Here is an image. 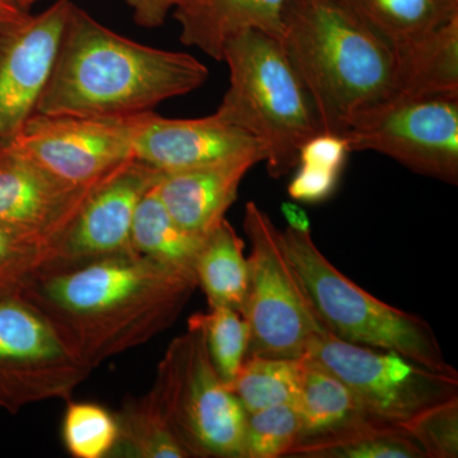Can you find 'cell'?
<instances>
[{
	"mask_svg": "<svg viewBox=\"0 0 458 458\" xmlns=\"http://www.w3.org/2000/svg\"><path fill=\"white\" fill-rule=\"evenodd\" d=\"M197 288L195 276L131 254L42 271L21 293L93 370L172 327Z\"/></svg>",
	"mask_w": 458,
	"mask_h": 458,
	"instance_id": "6da1fadb",
	"label": "cell"
},
{
	"mask_svg": "<svg viewBox=\"0 0 458 458\" xmlns=\"http://www.w3.org/2000/svg\"><path fill=\"white\" fill-rule=\"evenodd\" d=\"M208 78L197 57L123 38L73 4L36 113L132 116L194 92Z\"/></svg>",
	"mask_w": 458,
	"mask_h": 458,
	"instance_id": "7a4b0ae2",
	"label": "cell"
},
{
	"mask_svg": "<svg viewBox=\"0 0 458 458\" xmlns=\"http://www.w3.org/2000/svg\"><path fill=\"white\" fill-rule=\"evenodd\" d=\"M280 38L322 131L344 135L358 114L393 96V45L340 0H288Z\"/></svg>",
	"mask_w": 458,
	"mask_h": 458,
	"instance_id": "3957f363",
	"label": "cell"
},
{
	"mask_svg": "<svg viewBox=\"0 0 458 458\" xmlns=\"http://www.w3.org/2000/svg\"><path fill=\"white\" fill-rule=\"evenodd\" d=\"M222 62L228 65L229 87L214 114L260 143L271 177L285 176L322 126L282 41L247 30L225 42Z\"/></svg>",
	"mask_w": 458,
	"mask_h": 458,
	"instance_id": "277c9868",
	"label": "cell"
},
{
	"mask_svg": "<svg viewBox=\"0 0 458 458\" xmlns=\"http://www.w3.org/2000/svg\"><path fill=\"white\" fill-rule=\"evenodd\" d=\"M280 242L313 311L345 342L394 352L442 375L458 377L427 321L382 302L337 270L313 242L311 231L286 227Z\"/></svg>",
	"mask_w": 458,
	"mask_h": 458,
	"instance_id": "5b68a950",
	"label": "cell"
},
{
	"mask_svg": "<svg viewBox=\"0 0 458 458\" xmlns=\"http://www.w3.org/2000/svg\"><path fill=\"white\" fill-rule=\"evenodd\" d=\"M150 393L190 458H243L247 414L216 372L197 315L172 340Z\"/></svg>",
	"mask_w": 458,
	"mask_h": 458,
	"instance_id": "8992f818",
	"label": "cell"
},
{
	"mask_svg": "<svg viewBox=\"0 0 458 458\" xmlns=\"http://www.w3.org/2000/svg\"><path fill=\"white\" fill-rule=\"evenodd\" d=\"M243 228L251 243L241 310L249 327L247 355L301 360L321 321L286 258L280 229L254 201L246 204Z\"/></svg>",
	"mask_w": 458,
	"mask_h": 458,
	"instance_id": "52a82bcc",
	"label": "cell"
},
{
	"mask_svg": "<svg viewBox=\"0 0 458 458\" xmlns=\"http://www.w3.org/2000/svg\"><path fill=\"white\" fill-rule=\"evenodd\" d=\"M306 355L348 386L367 414L384 423L405 427L458 397V377L434 372L397 352L345 342L324 325Z\"/></svg>",
	"mask_w": 458,
	"mask_h": 458,
	"instance_id": "ba28073f",
	"label": "cell"
},
{
	"mask_svg": "<svg viewBox=\"0 0 458 458\" xmlns=\"http://www.w3.org/2000/svg\"><path fill=\"white\" fill-rule=\"evenodd\" d=\"M351 152H376L457 185L458 96L393 98L358 114L343 135Z\"/></svg>",
	"mask_w": 458,
	"mask_h": 458,
	"instance_id": "9c48e42d",
	"label": "cell"
},
{
	"mask_svg": "<svg viewBox=\"0 0 458 458\" xmlns=\"http://www.w3.org/2000/svg\"><path fill=\"white\" fill-rule=\"evenodd\" d=\"M90 372L21 292L0 295V409L68 403Z\"/></svg>",
	"mask_w": 458,
	"mask_h": 458,
	"instance_id": "30bf717a",
	"label": "cell"
},
{
	"mask_svg": "<svg viewBox=\"0 0 458 458\" xmlns=\"http://www.w3.org/2000/svg\"><path fill=\"white\" fill-rule=\"evenodd\" d=\"M9 146L75 186L96 185L134 161L129 116L36 113Z\"/></svg>",
	"mask_w": 458,
	"mask_h": 458,
	"instance_id": "8fae6325",
	"label": "cell"
},
{
	"mask_svg": "<svg viewBox=\"0 0 458 458\" xmlns=\"http://www.w3.org/2000/svg\"><path fill=\"white\" fill-rule=\"evenodd\" d=\"M74 3L0 27V147L9 146L36 114L55 66Z\"/></svg>",
	"mask_w": 458,
	"mask_h": 458,
	"instance_id": "7c38bea8",
	"label": "cell"
},
{
	"mask_svg": "<svg viewBox=\"0 0 458 458\" xmlns=\"http://www.w3.org/2000/svg\"><path fill=\"white\" fill-rule=\"evenodd\" d=\"M161 174L134 159L102 180L60 238L45 271L72 269L113 256L137 254L131 245L135 210Z\"/></svg>",
	"mask_w": 458,
	"mask_h": 458,
	"instance_id": "4fadbf2b",
	"label": "cell"
},
{
	"mask_svg": "<svg viewBox=\"0 0 458 458\" xmlns=\"http://www.w3.org/2000/svg\"><path fill=\"white\" fill-rule=\"evenodd\" d=\"M98 183L71 185L13 147H0V225L59 243Z\"/></svg>",
	"mask_w": 458,
	"mask_h": 458,
	"instance_id": "5bb4252c",
	"label": "cell"
},
{
	"mask_svg": "<svg viewBox=\"0 0 458 458\" xmlns=\"http://www.w3.org/2000/svg\"><path fill=\"white\" fill-rule=\"evenodd\" d=\"M129 120L135 161L162 174L212 164L261 147L251 135L222 122L216 114L199 119H167L148 111Z\"/></svg>",
	"mask_w": 458,
	"mask_h": 458,
	"instance_id": "9a60e30c",
	"label": "cell"
},
{
	"mask_svg": "<svg viewBox=\"0 0 458 458\" xmlns=\"http://www.w3.org/2000/svg\"><path fill=\"white\" fill-rule=\"evenodd\" d=\"M265 161L261 147L188 170L162 174L157 192L172 218L207 238L225 219L247 172Z\"/></svg>",
	"mask_w": 458,
	"mask_h": 458,
	"instance_id": "2e32d148",
	"label": "cell"
},
{
	"mask_svg": "<svg viewBox=\"0 0 458 458\" xmlns=\"http://www.w3.org/2000/svg\"><path fill=\"white\" fill-rule=\"evenodd\" d=\"M288 0H181L174 17L180 40L222 62L223 47L237 33L255 30L276 38L283 36Z\"/></svg>",
	"mask_w": 458,
	"mask_h": 458,
	"instance_id": "e0dca14e",
	"label": "cell"
},
{
	"mask_svg": "<svg viewBox=\"0 0 458 458\" xmlns=\"http://www.w3.org/2000/svg\"><path fill=\"white\" fill-rule=\"evenodd\" d=\"M393 49L390 98L458 96V17Z\"/></svg>",
	"mask_w": 458,
	"mask_h": 458,
	"instance_id": "ac0fdd59",
	"label": "cell"
},
{
	"mask_svg": "<svg viewBox=\"0 0 458 458\" xmlns=\"http://www.w3.org/2000/svg\"><path fill=\"white\" fill-rule=\"evenodd\" d=\"M295 405L302 419L301 441L330 436L366 420H377L367 414L348 386L307 355L302 358Z\"/></svg>",
	"mask_w": 458,
	"mask_h": 458,
	"instance_id": "d6986e66",
	"label": "cell"
},
{
	"mask_svg": "<svg viewBox=\"0 0 458 458\" xmlns=\"http://www.w3.org/2000/svg\"><path fill=\"white\" fill-rule=\"evenodd\" d=\"M204 241L172 218L157 192V183L140 199L131 227V245L137 254L195 276V264Z\"/></svg>",
	"mask_w": 458,
	"mask_h": 458,
	"instance_id": "ffe728a7",
	"label": "cell"
},
{
	"mask_svg": "<svg viewBox=\"0 0 458 458\" xmlns=\"http://www.w3.org/2000/svg\"><path fill=\"white\" fill-rule=\"evenodd\" d=\"M286 457L426 458V454L405 428L366 420L330 436L304 439Z\"/></svg>",
	"mask_w": 458,
	"mask_h": 458,
	"instance_id": "44dd1931",
	"label": "cell"
},
{
	"mask_svg": "<svg viewBox=\"0 0 458 458\" xmlns=\"http://www.w3.org/2000/svg\"><path fill=\"white\" fill-rule=\"evenodd\" d=\"M245 243L225 219L205 238L195 264V276L209 307H231L241 312L245 302L249 267Z\"/></svg>",
	"mask_w": 458,
	"mask_h": 458,
	"instance_id": "7402d4cb",
	"label": "cell"
},
{
	"mask_svg": "<svg viewBox=\"0 0 458 458\" xmlns=\"http://www.w3.org/2000/svg\"><path fill=\"white\" fill-rule=\"evenodd\" d=\"M388 44L418 38L458 17V0H340Z\"/></svg>",
	"mask_w": 458,
	"mask_h": 458,
	"instance_id": "603a6c76",
	"label": "cell"
},
{
	"mask_svg": "<svg viewBox=\"0 0 458 458\" xmlns=\"http://www.w3.org/2000/svg\"><path fill=\"white\" fill-rule=\"evenodd\" d=\"M114 418L119 436L111 457L190 458L150 391L123 403Z\"/></svg>",
	"mask_w": 458,
	"mask_h": 458,
	"instance_id": "cb8c5ba5",
	"label": "cell"
},
{
	"mask_svg": "<svg viewBox=\"0 0 458 458\" xmlns=\"http://www.w3.org/2000/svg\"><path fill=\"white\" fill-rule=\"evenodd\" d=\"M301 360L250 354L243 360L231 390L246 414L280 405L295 403L300 390Z\"/></svg>",
	"mask_w": 458,
	"mask_h": 458,
	"instance_id": "d4e9b609",
	"label": "cell"
},
{
	"mask_svg": "<svg viewBox=\"0 0 458 458\" xmlns=\"http://www.w3.org/2000/svg\"><path fill=\"white\" fill-rule=\"evenodd\" d=\"M57 243L0 225V295L20 293L47 270Z\"/></svg>",
	"mask_w": 458,
	"mask_h": 458,
	"instance_id": "484cf974",
	"label": "cell"
},
{
	"mask_svg": "<svg viewBox=\"0 0 458 458\" xmlns=\"http://www.w3.org/2000/svg\"><path fill=\"white\" fill-rule=\"evenodd\" d=\"M295 403H280L246 415L243 458L286 457L302 438Z\"/></svg>",
	"mask_w": 458,
	"mask_h": 458,
	"instance_id": "4316f807",
	"label": "cell"
},
{
	"mask_svg": "<svg viewBox=\"0 0 458 458\" xmlns=\"http://www.w3.org/2000/svg\"><path fill=\"white\" fill-rule=\"evenodd\" d=\"M119 428L113 412L98 403L68 401L63 420V441L75 458L111 457Z\"/></svg>",
	"mask_w": 458,
	"mask_h": 458,
	"instance_id": "83f0119b",
	"label": "cell"
},
{
	"mask_svg": "<svg viewBox=\"0 0 458 458\" xmlns=\"http://www.w3.org/2000/svg\"><path fill=\"white\" fill-rule=\"evenodd\" d=\"M203 325L205 339L216 372L231 387L249 352V327L241 312L231 307H209L195 313Z\"/></svg>",
	"mask_w": 458,
	"mask_h": 458,
	"instance_id": "f1b7e54d",
	"label": "cell"
},
{
	"mask_svg": "<svg viewBox=\"0 0 458 458\" xmlns=\"http://www.w3.org/2000/svg\"><path fill=\"white\" fill-rule=\"evenodd\" d=\"M426 458L458 456V397L427 410L406 424Z\"/></svg>",
	"mask_w": 458,
	"mask_h": 458,
	"instance_id": "f546056e",
	"label": "cell"
},
{
	"mask_svg": "<svg viewBox=\"0 0 458 458\" xmlns=\"http://www.w3.org/2000/svg\"><path fill=\"white\" fill-rule=\"evenodd\" d=\"M298 171L288 186L289 197L301 203L316 204L335 192L342 172L318 165L298 164Z\"/></svg>",
	"mask_w": 458,
	"mask_h": 458,
	"instance_id": "4dcf8cb0",
	"label": "cell"
},
{
	"mask_svg": "<svg viewBox=\"0 0 458 458\" xmlns=\"http://www.w3.org/2000/svg\"><path fill=\"white\" fill-rule=\"evenodd\" d=\"M181 0H126L132 11L135 23L146 29L164 25L168 14L180 4Z\"/></svg>",
	"mask_w": 458,
	"mask_h": 458,
	"instance_id": "1f68e13d",
	"label": "cell"
},
{
	"mask_svg": "<svg viewBox=\"0 0 458 458\" xmlns=\"http://www.w3.org/2000/svg\"><path fill=\"white\" fill-rule=\"evenodd\" d=\"M282 212L284 214L289 227L298 229V231H311L309 216L297 204L283 203Z\"/></svg>",
	"mask_w": 458,
	"mask_h": 458,
	"instance_id": "d6a6232c",
	"label": "cell"
},
{
	"mask_svg": "<svg viewBox=\"0 0 458 458\" xmlns=\"http://www.w3.org/2000/svg\"><path fill=\"white\" fill-rule=\"evenodd\" d=\"M29 14L17 7L12 0H0V27L17 22Z\"/></svg>",
	"mask_w": 458,
	"mask_h": 458,
	"instance_id": "836d02e7",
	"label": "cell"
},
{
	"mask_svg": "<svg viewBox=\"0 0 458 458\" xmlns=\"http://www.w3.org/2000/svg\"><path fill=\"white\" fill-rule=\"evenodd\" d=\"M18 8L22 9L23 12H29L30 8L35 4L38 0H12Z\"/></svg>",
	"mask_w": 458,
	"mask_h": 458,
	"instance_id": "e575fe53",
	"label": "cell"
}]
</instances>
